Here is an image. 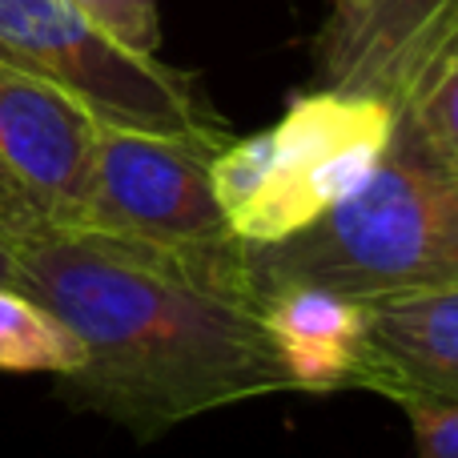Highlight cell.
<instances>
[{"label": "cell", "instance_id": "1", "mask_svg": "<svg viewBox=\"0 0 458 458\" xmlns=\"http://www.w3.org/2000/svg\"><path fill=\"white\" fill-rule=\"evenodd\" d=\"M16 285L81 350L61 382L81 411L153 438L198 414L290 394L245 253L201 261L101 229L40 225L13 242Z\"/></svg>", "mask_w": 458, "mask_h": 458}, {"label": "cell", "instance_id": "2", "mask_svg": "<svg viewBox=\"0 0 458 458\" xmlns=\"http://www.w3.org/2000/svg\"><path fill=\"white\" fill-rule=\"evenodd\" d=\"M253 298L269 285H326L354 301L458 285V177L394 125L386 157L342 206L274 245H245Z\"/></svg>", "mask_w": 458, "mask_h": 458}, {"label": "cell", "instance_id": "3", "mask_svg": "<svg viewBox=\"0 0 458 458\" xmlns=\"http://www.w3.org/2000/svg\"><path fill=\"white\" fill-rule=\"evenodd\" d=\"M394 125V105L382 97L310 89L269 129L225 141L209 177L233 237L274 245L326 217L378 169Z\"/></svg>", "mask_w": 458, "mask_h": 458}, {"label": "cell", "instance_id": "4", "mask_svg": "<svg viewBox=\"0 0 458 458\" xmlns=\"http://www.w3.org/2000/svg\"><path fill=\"white\" fill-rule=\"evenodd\" d=\"M0 61L77 97L101 125L214 149L229 141L185 72L121 48L69 0H0Z\"/></svg>", "mask_w": 458, "mask_h": 458}, {"label": "cell", "instance_id": "5", "mask_svg": "<svg viewBox=\"0 0 458 458\" xmlns=\"http://www.w3.org/2000/svg\"><path fill=\"white\" fill-rule=\"evenodd\" d=\"M214 145L182 137L101 125L85 229L157 245L182 258L237 261L245 245L233 237L214 193Z\"/></svg>", "mask_w": 458, "mask_h": 458}, {"label": "cell", "instance_id": "6", "mask_svg": "<svg viewBox=\"0 0 458 458\" xmlns=\"http://www.w3.org/2000/svg\"><path fill=\"white\" fill-rule=\"evenodd\" d=\"M101 121L56 85L0 61V169L40 225L85 229Z\"/></svg>", "mask_w": 458, "mask_h": 458}, {"label": "cell", "instance_id": "7", "mask_svg": "<svg viewBox=\"0 0 458 458\" xmlns=\"http://www.w3.org/2000/svg\"><path fill=\"white\" fill-rule=\"evenodd\" d=\"M354 386L390 403H458V285L362 301Z\"/></svg>", "mask_w": 458, "mask_h": 458}, {"label": "cell", "instance_id": "8", "mask_svg": "<svg viewBox=\"0 0 458 458\" xmlns=\"http://www.w3.org/2000/svg\"><path fill=\"white\" fill-rule=\"evenodd\" d=\"M446 4L451 0H330L314 45L322 89L394 105L414 48Z\"/></svg>", "mask_w": 458, "mask_h": 458}, {"label": "cell", "instance_id": "9", "mask_svg": "<svg viewBox=\"0 0 458 458\" xmlns=\"http://www.w3.org/2000/svg\"><path fill=\"white\" fill-rule=\"evenodd\" d=\"M258 314L293 390L330 394L354 386L362 301L326 285L290 282L258 290Z\"/></svg>", "mask_w": 458, "mask_h": 458}, {"label": "cell", "instance_id": "10", "mask_svg": "<svg viewBox=\"0 0 458 458\" xmlns=\"http://www.w3.org/2000/svg\"><path fill=\"white\" fill-rule=\"evenodd\" d=\"M394 117L438 169L458 177V0L414 48L394 93Z\"/></svg>", "mask_w": 458, "mask_h": 458}, {"label": "cell", "instance_id": "11", "mask_svg": "<svg viewBox=\"0 0 458 458\" xmlns=\"http://www.w3.org/2000/svg\"><path fill=\"white\" fill-rule=\"evenodd\" d=\"M81 362L72 334L24 290L0 285V370L64 378Z\"/></svg>", "mask_w": 458, "mask_h": 458}, {"label": "cell", "instance_id": "12", "mask_svg": "<svg viewBox=\"0 0 458 458\" xmlns=\"http://www.w3.org/2000/svg\"><path fill=\"white\" fill-rule=\"evenodd\" d=\"M105 37L141 56H157L161 45V0H69Z\"/></svg>", "mask_w": 458, "mask_h": 458}, {"label": "cell", "instance_id": "13", "mask_svg": "<svg viewBox=\"0 0 458 458\" xmlns=\"http://www.w3.org/2000/svg\"><path fill=\"white\" fill-rule=\"evenodd\" d=\"M414 430V458H458V403L403 398L398 403Z\"/></svg>", "mask_w": 458, "mask_h": 458}, {"label": "cell", "instance_id": "14", "mask_svg": "<svg viewBox=\"0 0 458 458\" xmlns=\"http://www.w3.org/2000/svg\"><path fill=\"white\" fill-rule=\"evenodd\" d=\"M32 229H40V217L32 214V206L21 198V190H16L4 177V169H0V233H4L8 242H16V237L32 233Z\"/></svg>", "mask_w": 458, "mask_h": 458}, {"label": "cell", "instance_id": "15", "mask_svg": "<svg viewBox=\"0 0 458 458\" xmlns=\"http://www.w3.org/2000/svg\"><path fill=\"white\" fill-rule=\"evenodd\" d=\"M0 285H13V290H21V285H16V258H13V242H8L4 233H0Z\"/></svg>", "mask_w": 458, "mask_h": 458}]
</instances>
